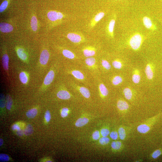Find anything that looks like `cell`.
<instances>
[{"instance_id": "cell-43", "label": "cell", "mask_w": 162, "mask_h": 162, "mask_svg": "<svg viewBox=\"0 0 162 162\" xmlns=\"http://www.w3.org/2000/svg\"><path fill=\"white\" fill-rule=\"evenodd\" d=\"M100 132L99 131L97 130L94 132L92 135L93 139L95 140H97L100 139Z\"/></svg>"}, {"instance_id": "cell-24", "label": "cell", "mask_w": 162, "mask_h": 162, "mask_svg": "<svg viewBox=\"0 0 162 162\" xmlns=\"http://www.w3.org/2000/svg\"><path fill=\"white\" fill-rule=\"evenodd\" d=\"M162 155V149H157L155 150L150 155V158L155 159L158 158L159 157Z\"/></svg>"}, {"instance_id": "cell-5", "label": "cell", "mask_w": 162, "mask_h": 162, "mask_svg": "<svg viewBox=\"0 0 162 162\" xmlns=\"http://www.w3.org/2000/svg\"><path fill=\"white\" fill-rule=\"evenodd\" d=\"M86 67L87 69L91 71H97L98 67V64L97 63L96 59L93 57L87 58L85 60Z\"/></svg>"}, {"instance_id": "cell-2", "label": "cell", "mask_w": 162, "mask_h": 162, "mask_svg": "<svg viewBox=\"0 0 162 162\" xmlns=\"http://www.w3.org/2000/svg\"><path fill=\"white\" fill-rule=\"evenodd\" d=\"M161 115L158 114L153 118H149L144 123L138 126L137 128L138 131L141 134L148 133L158 120Z\"/></svg>"}, {"instance_id": "cell-37", "label": "cell", "mask_w": 162, "mask_h": 162, "mask_svg": "<svg viewBox=\"0 0 162 162\" xmlns=\"http://www.w3.org/2000/svg\"><path fill=\"white\" fill-rule=\"evenodd\" d=\"M110 136L113 140H116L118 139L119 137L118 131H113L110 133Z\"/></svg>"}, {"instance_id": "cell-7", "label": "cell", "mask_w": 162, "mask_h": 162, "mask_svg": "<svg viewBox=\"0 0 162 162\" xmlns=\"http://www.w3.org/2000/svg\"><path fill=\"white\" fill-rule=\"evenodd\" d=\"M55 73L54 70L51 69L44 78L43 84L45 86H48L54 79Z\"/></svg>"}, {"instance_id": "cell-19", "label": "cell", "mask_w": 162, "mask_h": 162, "mask_svg": "<svg viewBox=\"0 0 162 162\" xmlns=\"http://www.w3.org/2000/svg\"><path fill=\"white\" fill-rule=\"evenodd\" d=\"M89 119L86 118H80L76 121L75 125L77 127H80L84 126L89 122Z\"/></svg>"}, {"instance_id": "cell-47", "label": "cell", "mask_w": 162, "mask_h": 162, "mask_svg": "<svg viewBox=\"0 0 162 162\" xmlns=\"http://www.w3.org/2000/svg\"><path fill=\"white\" fill-rule=\"evenodd\" d=\"M3 139H0V146H1L3 144Z\"/></svg>"}, {"instance_id": "cell-39", "label": "cell", "mask_w": 162, "mask_h": 162, "mask_svg": "<svg viewBox=\"0 0 162 162\" xmlns=\"http://www.w3.org/2000/svg\"><path fill=\"white\" fill-rule=\"evenodd\" d=\"M104 16V13L103 12H99L96 15L94 18V21L96 22H99L103 18Z\"/></svg>"}, {"instance_id": "cell-18", "label": "cell", "mask_w": 162, "mask_h": 162, "mask_svg": "<svg viewBox=\"0 0 162 162\" xmlns=\"http://www.w3.org/2000/svg\"><path fill=\"white\" fill-rule=\"evenodd\" d=\"M9 57L7 54H4L2 57V63L4 70L8 72V63H9Z\"/></svg>"}, {"instance_id": "cell-22", "label": "cell", "mask_w": 162, "mask_h": 162, "mask_svg": "<svg viewBox=\"0 0 162 162\" xmlns=\"http://www.w3.org/2000/svg\"><path fill=\"white\" fill-rule=\"evenodd\" d=\"M38 113V110L37 109H32L26 113V115L29 118H33L35 117Z\"/></svg>"}, {"instance_id": "cell-15", "label": "cell", "mask_w": 162, "mask_h": 162, "mask_svg": "<svg viewBox=\"0 0 162 162\" xmlns=\"http://www.w3.org/2000/svg\"><path fill=\"white\" fill-rule=\"evenodd\" d=\"M117 106L118 109L122 111H125L129 108V105L127 102L122 100H119L117 102Z\"/></svg>"}, {"instance_id": "cell-36", "label": "cell", "mask_w": 162, "mask_h": 162, "mask_svg": "<svg viewBox=\"0 0 162 162\" xmlns=\"http://www.w3.org/2000/svg\"><path fill=\"white\" fill-rule=\"evenodd\" d=\"M110 131L107 128H104L102 129L101 131V134L103 137H107L109 135Z\"/></svg>"}, {"instance_id": "cell-48", "label": "cell", "mask_w": 162, "mask_h": 162, "mask_svg": "<svg viewBox=\"0 0 162 162\" xmlns=\"http://www.w3.org/2000/svg\"><path fill=\"white\" fill-rule=\"evenodd\" d=\"M143 160L141 159H138L137 160H136V162H141Z\"/></svg>"}, {"instance_id": "cell-45", "label": "cell", "mask_w": 162, "mask_h": 162, "mask_svg": "<svg viewBox=\"0 0 162 162\" xmlns=\"http://www.w3.org/2000/svg\"><path fill=\"white\" fill-rule=\"evenodd\" d=\"M12 128L13 130H16L17 131H19L21 130L19 126L17 124H15L13 125Z\"/></svg>"}, {"instance_id": "cell-9", "label": "cell", "mask_w": 162, "mask_h": 162, "mask_svg": "<svg viewBox=\"0 0 162 162\" xmlns=\"http://www.w3.org/2000/svg\"><path fill=\"white\" fill-rule=\"evenodd\" d=\"M50 54L48 51L46 50H44L42 51L40 54V64L45 65L48 63Z\"/></svg>"}, {"instance_id": "cell-14", "label": "cell", "mask_w": 162, "mask_h": 162, "mask_svg": "<svg viewBox=\"0 0 162 162\" xmlns=\"http://www.w3.org/2000/svg\"><path fill=\"white\" fill-rule=\"evenodd\" d=\"M0 29L2 32L9 33L13 29V28L11 25L5 23H0Z\"/></svg>"}, {"instance_id": "cell-41", "label": "cell", "mask_w": 162, "mask_h": 162, "mask_svg": "<svg viewBox=\"0 0 162 162\" xmlns=\"http://www.w3.org/2000/svg\"><path fill=\"white\" fill-rule=\"evenodd\" d=\"M8 2L7 1H5L3 2L0 6V12H3L7 8L8 6Z\"/></svg>"}, {"instance_id": "cell-13", "label": "cell", "mask_w": 162, "mask_h": 162, "mask_svg": "<svg viewBox=\"0 0 162 162\" xmlns=\"http://www.w3.org/2000/svg\"><path fill=\"white\" fill-rule=\"evenodd\" d=\"M98 89L100 94L102 97H105L108 94V90L107 88L103 83L98 82Z\"/></svg>"}, {"instance_id": "cell-4", "label": "cell", "mask_w": 162, "mask_h": 162, "mask_svg": "<svg viewBox=\"0 0 162 162\" xmlns=\"http://www.w3.org/2000/svg\"><path fill=\"white\" fill-rule=\"evenodd\" d=\"M143 39V37L140 34H135L130 39V45L133 50H137L141 46Z\"/></svg>"}, {"instance_id": "cell-32", "label": "cell", "mask_w": 162, "mask_h": 162, "mask_svg": "<svg viewBox=\"0 0 162 162\" xmlns=\"http://www.w3.org/2000/svg\"><path fill=\"white\" fill-rule=\"evenodd\" d=\"M33 132V128L31 125L27 126L24 131V134L26 135H29L32 134Z\"/></svg>"}, {"instance_id": "cell-44", "label": "cell", "mask_w": 162, "mask_h": 162, "mask_svg": "<svg viewBox=\"0 0 162 162\" xmlns=\"http://www.w3.org/2000/svg\"><path fill=\"white\" fill-rule=\"evenodd\" d=\"M44 118L47 122H49L51 118V114L49 111H46L44 115Z\"/></svg>"}, {"instance_id": "cell-8", "label": "cell", "mask_w": 162, "mask_h": 162, "mask_svg": "<svg viewBox=\"0 0 162 162\" xmlns=\"http://www.w3.org/2000/svg\"><path fill=\"white\" fill-rule=\"evenodd\" d=\"M47 16L49 19L52 21L60 20L63 17V14L61 13L54 11L49 12Z\"/></svg>"}, {"instance_id": "cell-27", "label": "cell", "mask_w": 162, "mask_h": 162, "mask_svg": "<svg viewBox=\"0 0 162 162\" xmlns=\"http://www.w3.org/2000/svg\"><path fill=\"white\" fill-rule=\"evenodd\" d=\"M123 93L126 99L128 100L131 99L133 95L130 89L128 88L125 89L123 90Z\"/></svg>"}, {"instance_id": "cell-46", "label": "cell", "mask_w": 162, "mask_h": 162, "mask_svg": "<svg viewBox=\"0 0 162 162\" xmlns=\"http://www.w3.org/2000/svg\"><path fill=\"white\" fill-rule=\"evenodd\" d=\"M23 134H24V131L22 130H20L18 131L17 132V135L20 136H22Z\"/></svg>"}, {"instance_id": "cell-21", "label": "cell", "mask_w": 162, "mask_h": 162, "mask_svg": "<svg viewBox=\"0 0 162 162\" xmlns=\"http://www.w3.org/2000/svg\"><path fill=\"white\" fill-rule=\"evenodd\" d=\"M17 53L18 56L22 60L25 61L27 59V55L23 49L19 48L17 50Z\"/></svg>"}, {"instance_id": "cell-40", "label": "cell", "mask_w": 162, "mask_h": 162, "mask_svg": "<svg viewBox=\"0 0 162 162\" xmlns=\"http://www.w3.org/2000/svg\"><path fill=\"white\" fill-rule=\"evenodd\" d=\"M132 80L135 84H138L140 80V77L139 74H134L132 77Z\"/></svg>"}, {"instance_id": "cell-23", "label": "cell", "mask_w": 162, "mask_h": 162, "mask_svg": "<svg viewBox=\"0 0 162 162\" xmlns=\"http://www.w3.org/2000/svg\"><path fill=\"white\" fill-rule=\"evenodd\" d=\"M145 72L147 78L149 80L152 79L153 78V73L150 66L148 64L146 66Z\"/></svg>"}, {"instance_id": "cell-1", "label": "cell", "mask_w": 162, "mask_h": 162, "mask_svg": "<svg viewBox=\"0 0 162 162\" xmlns=\"http://www.w3.org/2000/svg\"><path fill=\"white\" fill-rule=\"evenodd\" d=\"M68 74H70L74 79L86 85H89V82L87 74L82 69L75 67H70L67 70Z\"/></svg>"}, {"instance_id": "cell-33", "label": "cell", "mask_w": 162, "mask_h": 162, "mask_svg": "<svg viewBox=\"0 0 162 162\" xmlns=\"http://www.w3.org/2000/svg\"><path fill=\"white\" fill-rule=\"evenodd\" d=\"M109 138L107 137H103L100 138L99 140L100 144L103 145L108 144L110 142Z\"/></svg>"}, {"instance_id": "cell-30", "label": "cell", "mask_w": 162, "mask_h": 162, "mask_svg": "<svg viewBox=\"0 0 162 162\" xmlns=\"http://www.w3.org/2000/svg\"><path fill=\"white\" fill-rule=\"evenodd\" d=\"M6 107L7 109L10 110L13 104L12 100L9 95H8L6 97Z\"/></svg>"}, {"instance_id": "cell-49", "label": "cell", "mask_w": 162, "mask_h": 162, "mask_svg": "<svg viewBox=\"0 0 162 162\" xmlns=\"http://www.w3.org/2000/svg\"><path fill=\"white\" fill-rule=\"evenodd\" d=\"M161 1H162V0H161Z\"/></svg>"}, {"instance_id": "cell-26", "label": "cell", "mask_w": 162, "mask_h": 162, "mask_svg": "<svg viewBox=\"0 0 162 162\" xmlns=\"http://www.w3.org/2000/svg\"><path fill=\"white\" fill-rule=\"evenodd\" d=\"M31 25L32 29L33 31H36L38 29V22L37 18L36 16H33L32 17Z\"/></svg>"}, {"instance_id": "cell-12", "label": "cell", "mask_w": 162, "mask_h": 162, "mask_svg": "<svg viewBox=\"0 0 162 162\" xmlns=\"http://www.w3.org/2000/svg\"><path fill=\"white\" fill-rule=\"evenodd\" d=\"M67 37L70 41L75 43H78L82 41V37L78 34L74 33L68 34Z\"/></svg>"}, {"instance_id": "cell-16", "label": "cell", "mask_w": 162, "mask_h": 162, "mask_svg": "<svg viewBox=\"0 0 162 162\" xmlns=\"http://www.w3.org/2000/svg\"><path fill=\"white\" fill-rule=\"evenodd\" d=\"M127 130L125 126H121L119 128L118 130L119 136L121 140H125L126 138L127 135Z\"/></svg>"}, {"instance_id": "cell-10", "label": "cell", "mask_w": 162, "mask_h": 162, "mask_svg": "<svg viewBox=\"0 0 162 162\" xmlns=\"http://www.w3.org/2000/svg\"><path fill=\"white\" fill-rule=\"evenodd\" d=\"M143 22L144 26L147 29L155 30L156 29V27L153 24L151 19L147 17H145L143 18Z\"/></svg>"}, {"instance_id": "cell-28", "label": "cell", "mask_w": 162, "mask_h": 162, "mask_svg": "<svg viewBox=\"0 0 162 162\" xmlns=\"http://www.w3.org/2000/svg\"><path fill=\"white\" fill-rule=\"evenodd\" d=\"M123 79L120 76H116L113 78L112 80V83L113 85L114 86H117L123 82Z\"/></svg>"}, {"instance_id": "cell-35", "label": "cell", "mask_w": 162, "mask_h": 162, "mask_svg": "<svg viewBox=\"0 0 162 162\" xmlns=\"http://www.w3.org/2000/svg\"><path fill=\"white\" fill-rule=\"evenodd\" d=\"M112 65L115 69H120L122 67V63L120 61L115 60L112 62Z\"/></svg>"}, {"instance_id": "cell-3", "label": "cell", "mask_w": 162, "mask_h": 162, "mask_svg": "<svg viewBox=\"0 0 162 162\" xmlns=\"http://www.w3.org/2000/svg\"><path fill=\"white\" fill-rule=\"evenodd\" d=\"M69 85L71 88L77 92L79 93L85 98L89 99L91 96V94L89 89L87 87L80 86L73 80L70 81Z\"/></svg>"}, {"instance_id": "cell-25", "label": "cell", "mask_w": 162, "mask_h": 162, "mask_svg": "<svg viewBox=\"0 0 162 162\" xmlns=\"http://www.w3.org/2000/svg\"><path fill=\"white\" fill-rule=\"evenodd\" d=\"M19 78L22 84H26L28 82V77L27 74L24 72H21L19 74Z\"/></svg>"}, {"instance_id": "cell-38", "label": "cell", "mask_w": 162, "mask_h": 162, "mask_svg": "<svg viewBox=\"0 0 162 162\" xmlns=\"http://www.w3.org/2000/svg\"><path fill=\"white\" fill-rule=\"evenodd\" d=\"M69 110L67 108H64L62 109L61 115L63 118H65L67 117L69 114Z\"/></svg>"}, {"instance_id": "cell-17", "label": "cell", "mask_w": 162, "mask_h": 162, "mask_svg": "<svg viewBox=\"0 0 162 162\" xmlns=\"http://www.w3.org/2000/svg\"><path fill=\"white\" fill-rule=\"evenodd\" d=\"M111 146L113 150L115 151H119L122 150L124 146L122 142L119 141L112 142Z\"/></svg>"}, {"instance_id": "cell-29", "label": "cell", "mask_w": 162, "mask_h": 162, "mask_svg": "<svg viewBox=\"0 0 162 162\" xmlns=\"http://www.w3.org/2000/svg\"><path fill=\"white\" fill-rule=\"evenodd\" d=\"M115 23V21L114 19H112L110 21L109 24L108 31L112 37L113 36L114 30Z\"/></svg>"}, {"instance_id": "cell-6", "label": "cell", "mask_w": 162, "mask_h": 162, "mask_svg": "<svg viewBox=\"0 0 162 162\" xmlns=\"http://www.w3.org/2000/svg\"><path fill=\"white\" fill-rule=\"evenodd\" d=\"M60 89L57 94V95L58 98L62 100H68L72 97V95L65 87H60Z\"/></svg>"}, {"instance_id": "cell-11", "label": "cell", "mask_w": 162, "mask_h": 162, "mask_svg": "<svg viewBox=\"0 0 162 162\" xmlns=\"http://www.w3.org/2000/svg\"><path fill=\"white\" fill-rule=\"evenodd\" d=\"M83 52L84 56L88 58L94 56L96 54V50L95 48L92 47H87L83 49Z\"/></svg>"}, {"instance_id": "cell-20", "label": "cell", "mask_w": 162, "mask_h": 162, "mask_svg": "<svg viewBox=\"0 0 162 162\" xmlns=\"http://www.w3.org/2000/svg\"><path fill=\"white\" fill-rule=\"evenodd\" d=\"M63 56L68 59H74L76 58V56L73 52L67 49L63 50L62 51Z\"/></svg>"}, {"instance_id": "cell-42", "label": "cell", "mask_w": 162, "mask_h": 162, "mask_svg": "<svg viewBox=\"0 0 162 162\" xmlns=\"http://www.w3.org/2000/svg\"><path fill=\"white\" fill-rule=\"evenodd\" d=\"M9 158L7 155L3 154H0V161H7L9 160Z\"/></svg>"}, {"instance_id": "cell-34", "label": "cell", "mask_w": 162, "mask_h": 162, "mask_svg": "<svg viewBox=\"0 0 162 162\" xmlns=\"http://www.w3.org/2000/svg\"><path fill=\"white\" fill-rule=\"evenodd\" d=\"M0 106L1 108L5 107L6 105V99L5 95L3 93H1L0 96Z\"/></svg>"}, {"instance_id": "cell-31", "label": "cell", "mask_w": 162, "mask_h": 162, "mask_svg": "<svg viewBox=\"0 0 162 162\" xmlns=\"http://www.w3.org/2000/svg\"><path fill=\"white\" fill-rule=\"evenodd\" d=\"M101 64L102 67L106 70H109L111 68V66L109 62L105 59H102Z\"/></svg>"}]
</instances>
